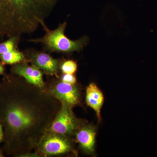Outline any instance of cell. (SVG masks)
<instances>
[{
	"mask_svg": "<svg viewBox=\"0 0 157 157\" xmlns=\"http://www.w3.org/2000/svg\"><path fill=\"white\" fill-rule=\"evenodd\" d=\"M9 91L0 99V120L7 144L17 156L36 150L62 106L44 90L13 75Z\"/></svg>",
	"mask_w": 157,
	"mask_h": 157,
	"instance_id": "obj_1",
	"label": "cell"
},
{
	"mask_svg": "<svg viewBox=\"0 0 157 157\" xmlns=\"http://www.w3.org/2000/svg\"><path fill=\"white\" fill-rule=\"evenodd\" d=\"M59 0H0V38L36 30Z\"/></svg>",
	"mask_w": 157,
	"mask_h": 157,
	"instance_id": "obj_2",
	"label": "cell"
},
{
	"mask_svg": "<svg viewBox=\"0 0 157 157\" xmlns=\"http://www.w3.org/2000/svg\"><path fill=\"white\" fill-rule=\"evenodd\" d=\"M45 34L43 37L29 39V42L39 43L44 50L50 52L70 54L74 52H80L87 45L88 38L86 36L76 40H72L65 35L67 22L59 24L54 30H51L45 21L41 23Z\"/></svg>",
	"mask_w": 157,
	"mask_h": 157,
	"instance_id": "obj_3",
	"label": "cell"
},
{
	"mask_svg": "<svg viewBox=\"0 0 157 157\" xmlns=\"http://www.w3.org/2000/svg\"><path fill=\"white\" fill-rule=\"evenodd\" d=\"M72 145L67 137L48 132L42 137L36 151L40 155H56L72 150Z\"/></svg>",
	"mask_w": 157,
	"mask_h": 157,
	"instance_id": "obj_4",
	"label": "cell"
},
{
	"mask_svg": "<svg viewBox=\"0 0 157 157\" xmlns=\"http://www.w3.org/2000/svg\"><path fill=\"white\" fill-rule=\"evenodd\" d=\"M27 61L46 75L57 76L61 59L54 58L45 51L28 48L23 51Z\"/></svg>",
	"mask_w": 157,
	"mask_h": 157,
	"instance_id": "obj_5",
	"label": "cell"
},
{
	"mask_svg": "<svg viewBox=\"0 0 157 157\" xmlns=\"http://www.w3.org/2000/svg\"><path fill=\"white\" fill-rule=\"evenodd\" d=\"M78 128V121L73 113L72 107L62 104L59 111L48 131L68 137L76 132Z\"/></svg>",
	"mask_w": 157,
	"mask_h": 157,
	"instance_id": "obj_6",
	"label": "cell"
},
{
	"mask_svg": "<svg viewBox=\"0 0 157 157\" xmlns=\"http://www.w3.org/2000/svg\"><path fill=\"white\" fill-rule=\"evenodd\" d=\"M48 88L43 90L59 100L62 104L72 107L79 104L80 93L75 85L65 83L59 79H55L52 82Z\"/></svg>",
	"mask_w": 157,
	"mask_h": 157,
	"instance_id": "obj_7",
	"label": "cell"
},
{
	"mask_svg": "<svg viewBox=\"0 0 157 157\" xmlns=\"http://www.w3.org/2000/svg\"><path fill=\"white\" fill-rule=\"evenodd\" d=\"M11 71L13 75L21 77L31 84L42 89L45 87L43 78L44 73L33 65L29 64L28 62L13 65Z\"/></svg>",
	"mask_w": 157,
	"mask_h": 157,
	"instance_id": "obj_8",
	"label": "cell"
},
{
	"mask_svg": "<svg viewBox=\"0 0 157 157\" xmlns=\"http://www.w3.org/2000/svg\"><path fill=\"white\" fill-rule=\"evenodd\" d=\"M76 139L80 147L89 154L94 151L96 133L94 128L90 125L84 126L76 130Z\"/></svg>",
	"mask_w": 157,
	"mask_h": 157,
	"instance_id": "obj_9",
	"label": "cell"
},
{
	"mask_svg": "<svg viewBox=\"0 0 157 157\" xmlns=\"http://www.w3.org/2000/svg\"><path fill=\"white\" fill-rule=\"evenodd\" d=\"M86 101L87 105L95 111L99 120H101V109L104 102V95L95 83H90L86 88Z\"/></svg>",
	"mask_w": 157,
	"mask_h": 157,
	"instance_id": "obj_10",
	"label": "cell"
},
{
	"mask_svg": "<svg viewBox=\"0 0 157 157\" xmlns=\"http://www.w3.org/2000/svg\"><path fill=\"white\" fill-rule=\"evenodd\" d=\"M0 59L4 65H13L27 61L23 52L20 51L18 48L0 55Z\"/></svg>",
	"mask_w": 157,
	"mask_h": 157,
	"instance_id": "obj_11",
	"label": "cell"
},
{
	"mask_svg": "<svg viewBox=\"0 0 157 157\" xmlns=\"http://www.w3.org/2000/svg\"><path fill=\"white\" fill-rule=\"evenodd\" d=\"M21 39V36H14L0 43V55L18 48Z\"/></svg>",
	"mask_w": 157,
	"mask_h": 157,
	"instance_id": "obj_12",
	"label": "cell"
},
{
	"mask_svg": "<svg viewBox=\"0 0 157 157\" xmlns=\"http://www.w3.org/2000/svg\"><path fill=\"white\" fill-rule=\"evenodd\" d=\"M77 70V64L73 60H61L60 70L62 73L74 74Z\"/></svg>",
	"mask_w": 157,
	"mask_h": 157,
	"instance_id": "obj_13",
	"label": "cell"
},
{
	"mask_svg": "<svg viewBox=\"0 0 157 157\" xmlns=\"http://www.w3.org/2000/svg\"><path fill=\"white\" fill-rule=\"evenodd\" d=\"M59 79L63 82L71 85H75L76 82V78L73 74L62 73Z\"/></svg>",
	"mask_w": 157,
	"mask_h": 157,
	"instance_id": "obj_14",
	"label": "cell"
},
{
	"mask_svg": "<svg viewBox=\"0 0 157 157\" xmlns=\"http://www.w3.org/2000/svg\"><path fill=\"white\" fill-rule=\"evenodd\" d=\"M4 133L3 131V126L0 121V144L2 142L4 139Z\"/></svg>",
	"mask_w": 157,
	"mask_h": 157,
	"instance_id": "obj_15",
	"label": "cell"
},
{
	"mask_svg": "<svg viewBox=\"0 0 157 157\" xmlns=\"http://www.w3.org/2000/svg\"><path fill=\"white\" fill-rule=\"evenodd\" d=\"M5 73V68H4V64L0 62V75H3Z\"/></svg>",
	"mask_w": 157,
	"mask_h": 157,
	"instance_id": "obj_16",
	"label": "cell"
},
{
	"mask_svg": "<svg viewBox=\"0 0 157 157\" xmlns=\"http://www.w3.org/2000/svg\"><path fill=\"white\" fill-rule=\"evenodd\" d=\"M3 157L2 154V152L0 151V157Z\"/></svg>",
	"mask_w": 157,
	"mask_h": 157,
	"instance_id": "obj_17",
	"label": "cell"
}]
</instances>
